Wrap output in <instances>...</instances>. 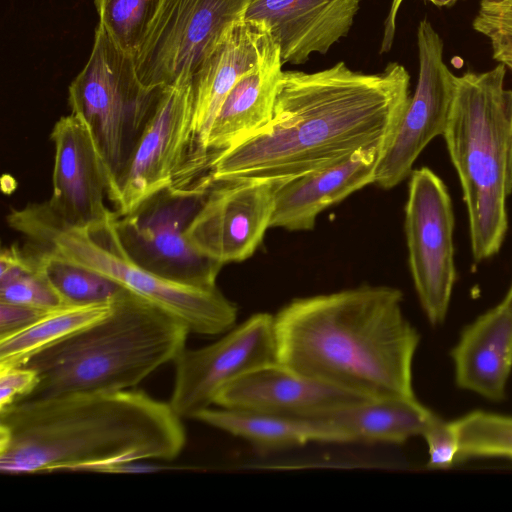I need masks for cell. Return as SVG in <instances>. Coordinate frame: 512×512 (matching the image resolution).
I'll use <instances>...</instances> for the list:
<instances>
[{
	"instance_id": "6da1fadb",
	"label": "cell",
	"mask_w": 512,
	"mask_h": 512,
	"mask_svg": "<svg viewBox=\"0 0 512 512\" xmlns=\"http://www.w3.org/2000/svg\"><path fill=\"white\" fill-rule=\"evenodd\" d=\"M410 97V75L398 62L378 73L343 61L315 72L283 71L269 124L218 155L204 176L280 184L362 148L387 146Z\"/></svg>"
},
{
	"instance_id": "7a4b0ae2",
	"label": "cell",
	"mask_w": 512,
	"mask_h": 512,
	"mask_svg": "<svg viewBox=\"0 0 512 512\" xmlns=\"http://www.w3.org/2000/svg\"><path fill=\"white\" fill-rule=\"evenodd\" d=\"M185 443L169 402L135 389L25 398L0 411V471L8 475L172 461Z\"/></svg>"
},
{
	"instance_id": "3957f363",
	"label": "cell",
	"mask_w": 512,
	"mask_h": 512,
	"mask_svg": "<svg viewBox=\"0 0 512 512\" xmlns=\"http://www.w3.org/2000/svg\"><path fill=\"white\" fill-rule=\"evenodd\" d=\"M394 287L361 285L291 300L274 316L278 363L364 397H414L420 335Z\"/></svg>"
},
{
	"instance_id": "277c9868",
	"label": "cell",
	"mask_w": 512,
	"mask_h": 512,
	"mask_svg": "<svg viewBox=\"0 0 512 512\" xmlns=\"http://www.w3.org/2000/svg\"><path fill=\"white\" fill-rule=\"evenodd\" d=\"M180 321L124 291L99 321L41 351L27 364L39 383L27 398L134 389L186 348Z\"/></svg>"
},
{
	"instance_id": "5b68a950",
	"label": "cell",
	"mask_w": 512,
	"mask_h": 512,
	"mask_svg": "<svg viewBox=\"0 0 512 512\" xmlns=\"http://www.w3.org/2000/svg\"><path fill=\"white\" fill-rule=\"evenodd\" d=\"M506 67L457 76L453 108L443 134L465 201L475 262L495 255L508 228L512 192V90Z\"/></svg>"
},
{
	"instance_id": "8992f818",
	"label": "cell",
	"mask_w": 512,
	"mask_h": 512,
	"mask_svg": "<svg viewBox=\"0 0 512 512\" xmlns=\"http://www.w3.org/2000/svg\"><path fill=\"white\" fill-rule=\"evenodd\" d=\"M117 213L106 220L75 227L57 218L46 203L12 210L9 226L39 250L98 273L123 290L180 321L190 333L221 335L235 326L237 307L217 287L202 288L161 277L137 263L124 248Z\"/></svg>"
},
{
	"instance_id": "52a82bcc",
	"label": "cell",
	"mask_w": 512,
	"mask_h": 512,
	"mask_svg": "<svg viewBox=\"0 0 512 512\" xmlns=\"http://www.w3.org/2000/svg\"><path fill=\"white\" fill-rule=\"evenodd\" d=\"M161 90L147 88L134 56L97 26L89 58L69 85L68 104L94 137L108 174V194L150 121Z\"/></svg>"
},
{
	"instance_id": "ba28073f",
	"label": "cell",
	"mask_w": 512,
	"mask_h": 512,
	"mask_svg": "<svg viewBox=\"0 0 512 512\" xmlns=\"http://www.w3.org/2000/svg\"><path fill=\"white\" fill-rule=\"evenodd\" d=\"M211 182L200 178L184 188H166L127 214L116 226L129 255L147 270L166 279L214 288L222 263L196 251L186 230L203 204Z\"/></svg>"
},
{
	"instance_id": "9c48e42d",
	"label": "cell",
	"mask_w": 512,
	"mask_h": 512,
	"mask_svg": "<svg viewBox=\"0 0 512 512\" xmlns=\"http://www.w3.org/2000/svg\"><path fill=\"white\" fill-rule=\"evenodd\" d=\"M252 0H163L135 55L140 81L150 89L187 84Z\"/></svg>"
},
{
	"instance_id": "30bf717a",
	"label": "cell",
	"mask_w": 512,
	"mask_h": 512,
	"mask_svg": "<svg viewBox=\"0 0 512 512\" xmlns=\"http://www.w3.org/2000/svg\"><path fill=\"white\" fill-rule=\"evenodd\" d=\"M404 229L419 301L428 320L440 324L447 315L456 279L454 214L444 182L427 167L410 174Z\"/></svg>"
},
{
	"instance_id": "8fae6325",
	"label": "cell",
	"mask_w": 512,
	"mask_h": 512,
	"mask_svg": "<svg viewBox=\"0 0 512 512\" xmlns=\"http://www.w3.org/2000/svg\"><path fill=\"white\" fill-rule=\"evenodd\" d=\"M278 362L273 315L256 313L217 341L185 348L174 360L169 404L182 419L214 405L220 391L238 378Z\"/></svg>"
},
{
	"instance_id": "7c38bea8",
	"label": "cell",
	"mask_w": 512,
	"mask_h": 512,
	"mask_svg": "<svg viewBox=\"0 0 512 512\" xmlns=\"http://www.w3.org/2000/svg\"><path fill=\"white\" fill-rule=\"evenodd\" d=\"M419 72L416 89L383 150L375 181L391 189L410 176L420 153L444 134L453 108L457 75L444 61V44L432 23L423 18L416 32Z\"/></svg>"
},
{
	"instance_id": "4fadbf2b",
	"label": "cell",
	"mask_w": 512,
	"mask_h": 512,
	"mask_svg": "<svg viewBox=\"0 0 512 512\" xmlns=\"http://www.w3.org/2000/svg\"><path fill=\"white\" fill-rule=\"evenodd\" d=\"M192 116L191 82L162 88L125 170L109 191L116 213L132 212L174 184L191 151Z\"/></svg>"
},
{
	"instance_id": "5bb4252c",
	"label": "cell",
	"mask_w": 512,
	"mask_h": 512,
	"mask_svg": "<svg viewBox=\"0 0 512 512\" xmlns=\"http://www.w3.org/2000/svg\"><path fill=\"white\" fill-rule=\"evenodd\" d=\"M276 183L212 182L186 237L196 251L223 265L250 258L270 228Z\"/></svg>"
},
{
	"instance_id": "9a60e30c",
	"label": "cell",
	"mask_w": 512,
	"mask_h": 512,
	"mask_svg": "<svg viewBox=\"0 0 512 512\" xmlns=\"http://www.w3.org/2000/svg\"><path fill=\"white\" fill-rule=\"evenodd\" d=\"M54 144L52 193L46 202L65 224L86 227L109 218V179L86 123L73 113L60 117L50 135Z\"/></svg>"
},
{
	"instance_id": "2e32d148",
	"label": "cell",
	"mask_w": 512,
	"mask_h": 512,
	"mask_svg": "<svg viewBox=\"0 0 512 512\" xmlns=\"http://www.w3.org/2000/svg\"><path fill=\"white\" fill-rule=\"evenodd\" d=\"M272 40L263 23L241 19L204 59L191 79L192 147L181 175L197 177L200 155L222 102L236 82L257 64Z\"/></svg>"
},
{
	"instance_id": "e0dca14e",
	"label": "cell",
	"mask_w": 512,
	"mask_h": 512,
	"mask_svg": "<svg viewBox=\"0 0 512 512\" xmlns=\"http://www.w3.org/2000/svg\"><path fill=\"white\" fill-rule=\"evenodd\" d=\"M370 398L306 376L278 362L228 384L214 405L303 418L328 413Z\"/></svg>"
},
{
	"instance_id": "ac0fdd59",
	"label": "cell",
	"mask_w": 512,
	"mask_h": 512,
	"mask_svg": "<svg viewBox=\"0 0 512 512\" xmlns=\"http://www.w3.org/2000/svg\"><path fill=\"white\" fill-rule=\"evenodd\" d=\"M360 0H252L244 19L263 23L283 64L301 65L346 37Z\"/></svg>"
},
{
	"instance_id": "d6986e66",
	"label": "cell",
	"mask_w": 512,
	"mask_h": 512,
	"mask_svg": "<svg viewBox=\"0 0 512 512\" xmlns=\"http://www.w3.org/2000/svg\"><path fill=\"white\" fill-rule=\"evenodd\" d=\"M385 147L376 144L362 148L338 163L278 184L270 228L313 229L323 210L374 183Z\"/></svg>"
},
{
	"instance_id": "ffe728a7",
	"label": "cell",
	"mask_w": 512,
	"mask_h": 512,
	"mask_svg": "<svg viewBox=\"0 0 512 512\" xmlns=\"http://www.w3.org/2000/svg\"><path fill=\"white\" fill-rule=\"evenodd\" d=\"M283 62L273 39L257 64L232 87L205 140L197 177L223 152L261 132L271 121Z\"/></svg>"
},
{
	"instance_id": "44dd1931",
	"label": "cell",
	"mask_w": 512,
	"mask_h": 512,
	"mask_svg": "<svg viewBox=\"0 0 512 512\" xmlns=\"http://www.w3.org/2000/svg\"><path fill=\"white\" fill-rule=\"evenodd\" d=\"M452 358L459 387L503 399L512 369V311L501 302L478 317L462 332Z\"/></svg>"
},
{
	"instance_id": "7402d4cb",
	"label": "cell",
	"mask_w": 512,
	"mask_h": 512,
	"mask_svg": "<svg viewBox=\"0 0 512 512\" xmlns=\"http://www.w3.org/2000/svg\"><path fill=\"white\" fill-rule=\"evenodd\" d=\"M194 420L242 438L262 452L313 442L351 443L344 431L322 418L210 407L198 413Z\"/></svg>"
},
{
	"instance_id": "603a6c76",
	"label": "cell",
	"mask_w": 512,
	"mask_h": 512,
	"mask_svg": "<svg viewBox=\"0 0 512 512\" xmlns=\"http://www.w3.org/2000/svg\"><path fill=\"white\" fill-rule=\"evenodd\" d=\"M432 414L416 397L367 399L321 417L344 431L351 442L403 444L422 435Z\"/></svg>"
},
{
	"instance_id": "cb8c5ba5",
	"label": "cell",
	"mask_w": 512,
	"mask_h": 512,
	"mask_svg": "<svg viewBox=\"0 0 512 512\" xmlns=\"http://www.w3.org/2000/svg\"><path fill=\"white\" fill-rule=\"evenodd\" d=\"M112 302L66 305L46 312L27 328L0 338V368L23 366L41 351L107 316Z\"/></svg>"
},
{
	"instance_id": "d4e9b609",
	"label": "cell",
	"mask_w": 512,
	"mask_h": 512,
	"mask_svg": "<svg viewBox=\"0 0 512 512\" xmlns=\"http://www.w3.org/2000/svg\"><path fill=\"white\" fill-rule=\"evenodd\" d=\"M163 0H94L99 24L123 51L138 53Z\"/></svg>"
},
{
	"instance_id": "484cf974",
	"label": "cell",
	"mask_w": 512,
	"mask_h": 512,
	"mask_svg": "<svg viewBox=\"0 0 512 512\" xmlns=\"http://www.w3.org/2000/svg\"><path fill=\"white\" fill-rule=\"evenodd\" d=\"M36 249L46 276L68 305L112 302L125 291L98 273Z\"/></svg>"
},
{
	"instance_id": "4316f807",
	"label": "cell",
	"mask_w": 512,
	"mask_h": 512,
	"mask_svg": "<svg viewBox=\"0 0 512 512\" xmlns=\"http://www.w3.org/2000/svg\"><path fill=\"white\" fill-rule=\"evenodd\" d=\"M451 425L458 442V458H512V417L474 411Z\"/></svg>"
},
{
	"instance_id": "83f0119b",
	"label": "cell",
	"mask_w": 512,
	"mask_h": 512,
	"mask_svg": "<svg viewBox=\"0 0 512 512\" xmlns=\"http://www.w3.org/2000/svg\"><path fill=\"white\" fill-rule=\"evenodd\" d=\"M0 301L43 311L68 305L46 276L40 255L38 265L0 279Z\"/></svg>"
},
{
	"instance_id": "f1b7e54d",
	"label": "cell",
	"mask_w": 512,
	"mask_h": 512,
	"mask_svg": "<svg viewBox=\"0 0 512 512\" xmlns=\"http://www.w3.org/2000/svg\"><path fill=\"white\" fill-rule=\"evenodd\" d=\"M472 28L489 40L492 58L512 71V0H479Z\"/></svg>"
},
{
	"instance_id": "f546056e",
	"label": "cell",
	"mask_w": 512,
	"mask_h": 512,
	"mask_svg": "<svg viewBox=\"0 0 512 512\" xmlns=\"http://www.w3.org/2000/svg\"><path fill=\"white\" fill-rule=\"evenodd\" d=\"M428 446V466L446 468L458 458V442L451 422L432 412L422 435Z\"/></svg>"
},
{
	"instance_id": "4dcf8cb0",
	"label": "cell",
	"mask_w": 512,
	"mask_h": 512,
	"mask_svg": "<svg viewBox=\"0 0 512 512\" xmlns=\"http://www.w3.org/2000/svg\"><path fill=\"white\" fill-rule=\"evenodd\" d=\"M38 383L37 372L26 365L0 368V411L30 396Z\"/></svg>"
},
{
	"instance_id": "1f68e13d",
	"label": "cell",
	"mask_w": 512,
	"mask_h": 512,
	"mask_svg": "<svg viewBox=\"0 0 512 512\" xmlns=\"http://www.w3.org/2000/svg\"><path fill=\"white\" fill-rule=\"evenodd\" d=\"M46 312L48 311L0 301V338L27 328Z\"/></svg>"
},
{
	"instance_id": "d6a6232c",
	"label": "cell",
	"mask_w": 512,
	"mask_h": 512,
	"mask_svg": "<svg viewBox=\"0 0 512 512\" xmlns=\"http://www.w3.org/2000/svg\"><path fill=\"white\" fill-rule=\"evenodd\" d=\"M404 0H392L389 12L384 21L383 37L380 46V52H388L393 45L395 32H396V20L400 9V6Z\"/></svg>"
},
{
	"instance_id": "836d02e7",
	"label": "cell",
	"mask_w": 512,
	"mask_h": 512,
	"mask_svg": "<svg viewBox=\"0 0 512 512\" xmlns=\"http://www.w3.org/2000/svg\"><path fill=\"white\" fill-rule=\"evenodd\" d=\"M427 1L433 3L434 5H436L438 7H444V6H452L458 0H427Z\"/></svg>"
},
{
	"instance_id": "e575fe53",
	"label": "cell",
	"mask_w": 512,
	"mask_h": 512,
	"mask_svg": "<svg viewBox=\"0 0 512 512\" xmlns=\"http://www.w3.org/2000/svg\"><path fill=\"white\" fill-rule=\"evenodd\" d=\"M502 302L512 311V284Z\"/></svg>"
}]
</instances>
